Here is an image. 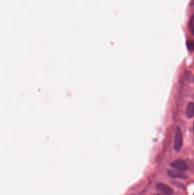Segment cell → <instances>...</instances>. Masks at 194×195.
Wrapping results in <instances>:
<instances>
[{"label": "cell", "instance_id": "3", "mask_svg": "<svg viewBox=\"0 0 194 195\" xmlns=\"http://www.w3.org/2000/svg\"><path fill=\"white\" fill-rule=\"evenodd\" d=\"M157 188L165 195H171L174 193L173 190L171 187L163 183H158L157 184Z\"/></svg>", "mask_w": 194, "mask_h": 195}, {"label": "cell", "instance_id": "1", "mask_svg": "<svg viewBox=\"0 0 194 195\" xmlns=\"http://www.w3.org/2000/svg\"><path fill=\"white\" fill-rule=\"evenodd\" d=\"M183 144L182 133L179 127H177L175 132V140L174 143V148L177 151H179L182 148Z\"/></svg>", "mask_w": 194, "mask_h": 195}, {"label": "cell", "instance_id": "4", "mask_svg": "<svg viewBox=\"0 0 194 195\" xmlns=\"http://www.w3.org/2000/svg\"><path fill=\"white\" fill-rule=\"evenodd\" d=\"M167 174L170 177L174 179H186L187 177L185 174L182 172L181 171H177L174 170H169Z\"/></svg>", "mask_w": 194, "mask_h": 195}, {"label": "cell", "instance_id": "5", "mask_svg": "<svg viewBox=\"0 0 194 195\" xmlns=\"http://www.w3.org/2000/svg\"><path fill=\"white\" fill-rule=\"evenodd\" d=\"M186 115L189 118H192L194 117V103L190 102L188 104L186 110Z\"/></svg>", "mask_w": 194, "mask_h": 195}, {"label": "cell", "instance_id": "9", "mask_svg": "<svg viewBox=\"0 0 194 195\" xmlns=\"http://www.w3.org/2000/svg\"><path fill=\"white\" fill-rule=\"evenodd\" d=\"M191 5H194V0H192V1H191Z\"/></svg>", "mask_w": 194, "mask_h": 195}, {"label": "cell", "instance_id": "11", "mask_svg": "<svg viewBox=\"0 0 194 195\" xmlns=\"http://www.w3.org/2000/svg\"><path fill=\"white\" fill-rule=\"evenodd\" d=\"M160 195V194H158V195Z\"/></svg>", "mask_w": 194, "mask_h": 195}, {"label": "cell", "instance_id": "8", "mask_svg": "<svg viewBox=\"0 0 194 195\" xmlns=\"http://www.w3.org/2000/svg\"><path fill=\"white\" fill-rule=\"evenodd\" d=\"M171 183L173 185H174L176 187H177L178 188H181V189H183L185 188L184 185L182 183H180V182H171Z\"/></svg>", "mask_w": 194, "mask_h": 195}, {"label": "cell", "instance_id": "7", "mask_svg": "<svg viewBox=\"0 0 194 195\" xmlns=\"http://www.w3.org/2000/svg\"><path fill=\"white\" fill-rule=\"evenodd\" d=\"M190 28L192 33L194 34V15L191 16L190 20Z\"/></svg>", "mask_w": 194, "mask_h": 195}, {"label": "cell", "instance_id": "2", "mask_svg": "<svg viewBox=\"0 0 194 195\" xmlns=\"http://www.w3.org/2000/svg\"><path fill=\"white\" fill-rule=\"evenodd\" d=\"M171 166L179 171H185L188 170L189 166L183 160L178 159L171 164Z\"/></svg>", "mask_w": 194, "mask_h": 195}, {"label": "cell", "instance_id": "10", "mask_svg": "<svg viewBox=\"0 0 194 195\" xmlns=\"http://www.w3.org/2000/svg\"></svg>", "mask_w": 194, "mask_h": 195}, {"label": "cell", "instance_id": "6", "mask_svg": "<svg viewBox=\"0 0 194 195\" xmlns=\"http://www.w3.org/2000/svg\"><path fill=\"white\" fill-rule=\"evenodd\" d=\"M187 47L188 49L190 51H194V40H190L188 41L186 43Z\"/></svg>", "mask_w": 194, "mask_h": 195}]
</instances>
